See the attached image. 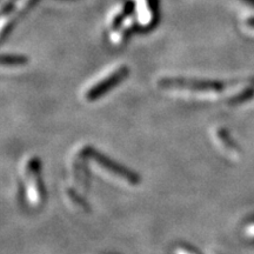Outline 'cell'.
<instances>
[{
    "instance_id": "6",
    "label": "cell",
    "mask_w": 254,
    "mask_h": 254,
    "mask_svg": "<svg viewBox=\"0 0 254 254\" xmlns=\"http://www.w3.org/2000/svg\"><path fill=\"white\" fill-rule=\"evenodd\" d=\"M31 1L32 0H15L11 7L2 13L1 17H0V36L4 33L6 27H7L8 25L11 24L25 8H26V6L30 4Z\"/></svg>"
},
{
    "instance_id": "7",
    "label": "cell",
    "mask_w": 254,
    "mask_h": 254,
    "mask_svg": "<svg viewBox=\"0 0 254 254\" xmlns=\"http://www.w3.org/2000/svg\"><path fill=\"white\" fill-rule=\"evenodd\" d=\"M26 63L27 59L24 58L23 56H0V65L17 66Z\"/></svg>"
},
{
    "instance_id": "5",
    "label": "cell",
    "mask_w": 254,
    "mask_h": 254,
    "mask_svg": "<svg viewBox=\"0 0 254 254\" xmlns=\"http://www.w3.org/2000/svg\"><path fill=\"white\" fill-rule=\"evenodd\" d=\"M136 23L142 27H148L153 23V11L150 5V0H132Z\"/></svg>"
},
{
    "instance_id": "3",
    "label": "cell",
    "mask_w": 254,
    "mask_h": 254,
    "mask_svg": "<svg viewBox=\"0 0 254 254\" xmlns=\"http://www.w3.org/2000/svg\"><path fill=\"white\" fill-rule=\"evenodd\" d=\"M38 176H39V160L32 159L26 167L27 177V200L32 206L40 202L39 186H38Z\"/></svg>"
},
{
    "instance_id": "9",
    "label": "cell",
    "mask_w": 254,
    "mask_h": 254,
    "mask_svg": "<svg viewBox=\"0 0 254 254\" xmlns=\"http://www.w3.org/2000/svg\"><path fill=\"white\" fill-rule=\"evenodd\" d=\"M247 234H250L251 237H254V226L250 227L249 230H247Z\"/></svg>"
},
{
    "instance_id": "4",
    "label": "cell",
    "mask_w": 254,
    "mask_h": 254,
    "mask_svg": "<svg viewBox=\"0 0 254 254\" xmlns=\"http://www.w3.org/2000/svg\"><path fill=\"white\" fill-rule=\"evenodd\" d=\"M136 21L134 13L124 14L118 23L113 25L114 30L110 33V41L113 45H119L124 39V36L133 27V25Z\"/></svg>"
},
{
    "instance_id": "1",
    "label": "cell",
    "mask_w": 254,
    "mask_h": 254,
    "mask_svg": "<svg viewBox=\"0 0 254 254\" xmlns=\"http://www.w3.org/2000/svg\"><path fill=\"white\" fill-rule=\"evenodd\" d=\"M127 74H128V68L125 65H118L116 67L110 68L103 77L98 79L87 88V91L85 92V98L88 101L98 99L104 93H106L107 91H110L111 88L124 80L127 77Z\"/></svg>"
},
{
    "instance_id": "8",
    "label": "cell",
    "mask_w": 254,
    "mask_h": 254,
    "mask_svg": "<svg viewBox=\"0 0 254 254\" xmlns=\"http://www.w3.org/2000/svg\"><path fill=\"white\" fill-rule=\"evenodd\" d=\"M176 254H194L193 252H190V251L186 250V249H183V247H179V249L176 250Z\"/></svg>"
},
{
    "instance_id": "2",
    "label": "cell",
    "mask_w": 254,
    "mask_h": 254,
    "mask_svg": "<svg viewBox=\"0 0 254 254\" xmlns=\"http://www.w3.org/2000/svg\"><path fill=\"white\" fill-rule=\"evenodd\" d=\"M84 154L86 155L88 159H91L92 161H94L98 167L101 168L104 172L110 174L111 177L117 178V179L129 184V185H135V184L139 183V178L136 174L128 172L125 168H122L118 166V165L111 163L109 159L103 157V155L98 153L97 151L91 150V148H86V150H84Z\"/></svg>"
}]
</instances>
